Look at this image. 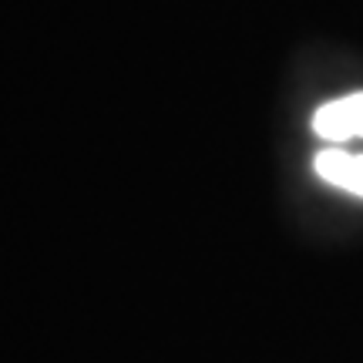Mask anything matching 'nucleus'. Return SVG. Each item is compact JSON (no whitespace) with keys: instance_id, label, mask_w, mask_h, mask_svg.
<instances>
[{"instance_id":"obj_1","label":"nucleus","mask_w":363,"mask_h":363,"mask_svg":"<svg viewBox=\"0 0 363 363\" xmlns=\"http://www.w3.org/2000/svg\"><path fill=\"white\" fill-rule=\"evenodd\" d=\"M313 131L333 145L363 138V91L343 94L337 101H326L323 108H316Z\"/></svg>"},{"instance_id":"obj_2","label":"nucleus","mask_w":363,"mask_h":363,"mask_svg":"<svg viewBox=\"0 0 363 363\" xmlns=\"http://www.w3.org/2000/svg\"><path fill=\"white\" fill-rule=\"evenodd\" d=\"M313 169H316V175H320L326 185L343 189V192L360 195L363 199V155L333 145V148H323L320 155L313 158Z\"/></svg>"}]
</instances>
